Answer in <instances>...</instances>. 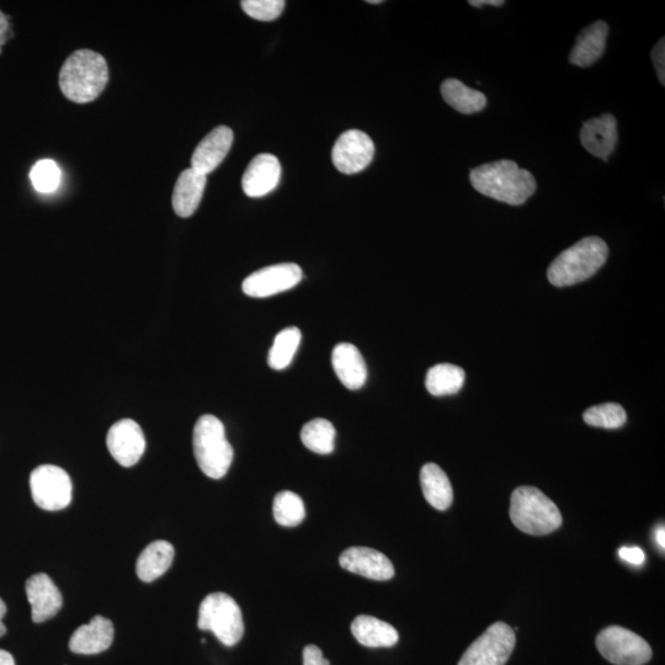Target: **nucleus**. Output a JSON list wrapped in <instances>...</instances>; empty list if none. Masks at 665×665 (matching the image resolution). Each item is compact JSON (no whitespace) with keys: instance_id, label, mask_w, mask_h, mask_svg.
<instances>
[{"instance_id":"obj_20","label":"nucleus","mask_w":665,"mask_h":665,"mask_svg":"<svg viewBox=\"0 0 665 665\" xmlns=\"http://www.w3.org/2000/svg\"><path fill=\"white\" fill-rule=\"evenodd\" d=\"M206 175L193 168L184 170L179 175L173 191V209L179 217L193 216L200 206L206 188Z\"/></svg>"},{"instance_id":"obj_15","label":"nucleus","mask_w":665,"mask_h":665,"mask_svg":"<svg viewBox=\"0 0 665 665\" xmlns=\"http://www.w3.org/2000/svg\"><path fill=\"white\" fill-rule=\"evenodd\" d=\"M25 590L35 624L50 620L61 610L62 594L47 574L39 573L30 577L25 584Z\"/></svg>"},{"instance_id":"obj_24","label":"nucleus","mask_w":665,"mask_h":665,"mask_svg":"<svg viewBox=\"0 0 665 665\" xmlns=\"http://www.w3.org/2000/svg\"><path fill=\"white\" fill-rule=\"evenodd\" d=\"M420 484H422L425 499L433 508L444 512L451 507L454 491H452L449 477L438 465L423 466L420 471Z\"/></svg>"},{"instance_id":"obj_8","label":"nucleus","mask_w":665,"mask_h":665,"mask_svg":"<svg viewBox=\"0 0 665 665\" xmlns=\"http://www.w3.org/2000/svg\"><path fill=\"white\" fill-rule=\"evenodd\" d=\"M515 642L512 627L497 622L467 648L457 665H505L513 654Z\"/></svg>"},{"instance_id":"obj_34","label":"nucleus","mask_w":665,"mask_h":665,"mask_svg":"<svg viewBox=\"0 0 665 665\" xmlns=\"http://www.w3.org/2000/svg\"><path fill=\"white\" fill-rule=\"evenodd\" d=\"M303 665H331L328 659L324 658L321 648L315 645H308L302 653Z\"/></svg>"},{"instance_id":"obj_21","label":"nucleus","mask_w":665,"mask_h":665,"mask_svg":"<svg viewBox=\"0 0 665 665\" xmlns=\"http://www.w3.org/2000/svg\"><path fill=\"white\" fill-rule=\"evenodd\" d=\"M608 34L609 26L604 21L589 25L578 35L569 62L578 67L594 65L603 56Z\"/></svg>"},{"instance_id":"obj_29","label":"nucleus","mask_w":665,"mask_h":665,"mask_svg":"<svg viewBox=\"0 0 665 665\" xmlns=\"http://www.w3.org/2000/svg\"><path fill=\"white\" fill-rule=\"evenodd\" d=\"M273 510L276 523L285 526V528H294L306 518V508L303 500L296 493L290 491L276 494Z\"/></svg>"},{"instance_id":"obj_7","label":"nucleus","mask_w":665,"mask_h":665,"mask_svg":"<svg viewBox=\"0 0 665 665\" xmlns=\"http://www.w3.org/2000/svg\"><path fill=\"white\" fill-rule=\"evenodd\" d=\"M598 651L615 665H645L652 658V648L641 636L624 627L611 626L597 637Z\"/></svg>"},{"instance_id":"obj_19","label":"nucleus","mask_w":665,"mask_h":665,"mask_svg":"<svg viewBox=\"0 0 665 665\" xmlns=\"http://www.w3.org/2000/svg\"><path fill=\"white\" fill-rule=\"evenodd\" d=\"M332 365L340 382L350 391L360 390L367 380L363 355L353 344L340 343L334 348Z\"/></svg>"},{"instance_id":"obj_31","label":"nucleus","mask_w":665,"mask_h":665,"mask_svg":"<svg viewBox=\"0 0 665 665\" xmlns=\"http://www.w3.org/2000/svg\"><path fill=\"white\" fill-rule=\"evenodd\" d=\"M31 183L41 194L53 193L61 182V170L51 159L37 162L30 173Z\"/></svg>"},{"instance_id":"obj_4","label":"nucleus","mask_w":665,"mask_h":665,"mask_svg":"<svg viewBox=\"0 0 665 665\" xmlns=\"http://www.w3.org/2000/svg\"><path fill=\"white\" fill-rule=\"evenodd\" d=\"M510 519L525 534L542 536L561 528L562 515L557 505L535 487H519L512 494Z\"/></svg>"},{"instance_id":"obj_1","label":"nucleus","mask_w":665,"mask_h":665,"mask_svg":"<svg viewBox=\"0 0 665 665\" xmlns=\"http://www.w3.org/2000/svg\"><path fill=\"white\" fill-rule=\"evenodd\" d=\"M470 180L478 193L504 204H525L536 191V180L513 161L483 164L471 170Z\"/></svg>"},{"instance_id":"obj_42","label":"nucleus","mask_w":665,"mask_h":665,"mask_svg":"<svg viewBox=\"0 0 665 665\" xmlns=\"http://www.w3.org/2000/svg\"><path fill=\"white\" fill-rule=\"evenodd\" d=\"M367 3H370V4H381L382 2H381V0H369V2H367Z\"/></svg>"},{"instance_id":"obj_12","label":"nucleus","mask_w":665,"mask_h":665,"mask_svg":"<svg viewBox=\"0 0 665 665\" xmlns=\"http://www.w3.org/2000/svg\"><path fill=\"white\" fill-rule=\"evenodd\" d=\"M106 444L114 460L124 467L135 466L146 450L145 434L132 419L115 423L109 430Z\"/></svg>"},{"instance_id":"obj_6","label":"nucleus","mask_w":665,"mask_h":665,"mask_svg":"<svg viewBox=\"0 0 665 665\" xmlns=\"http://www.w3.org/2000/svg\"><path fill=\"white\" fill-rule=\"evenodd\" d=\"M199 629L211 631L227 647L236 646L244 635L241 608L225 593H212L202 600L199 609Z\"/></svg>"},{"instance_id":"obj_10","label":"nucleus","mask_w":665,"mask_h":665,"mask_svg":"<svg viewBox=\"0 0 665 665\" xmlns=\"http://www.w3.org/2000/svg\"><path fill=\"white\" fill-rule=\"evenodd\" d=\"M302 269L294 263L276 264L255 271L243 281L244 294L254 299H265L281 294L300 284Z\"/></svg>"},{"instance_id":"obj_36","label":"nucleus","mask_w":665,"mask_h":665,"mask_svg":"<svg viewBox=\"0 0 665 665\" xmlns=\"http://www.w3.org/2000/svg\"><path fill=\"white\" fill-rule=\"evenodd\" d=\"M470 4L475 8H482L483 5H492V7H502L504 0H471Z\"/></svg>"},{"instance_id":"obj_22","label":"nucleus","mask_w":665,"mask_h":665,"mask_svg":"<svg viewBox=\"0 0 665 665\" xmlns=\"http://www.w3.org/2000/svg\"><path fill=\"white\" fill-rule=\"evenodd\" d=\"M351 633L360 645L369 648H390L396 646L399 640L395 627L367 615L356 617L351 624Z\"/></svg>"},{"instance_id":"obj_23","label":"nucleus","mask_w":665,"mask_h":665,"mask_svg":"<svg viewBox=\"0 0 665 665\" xmlns=\"http://www.w3.org/2000/svg\"><path fill=\"white\" fill-rule=\"evenodd\" d=\"M174 547L168 541H154L138 557L136 572L143 582L151 583L162 577L172 566Z\"/></svg>"},{"instance_id":"obj_13","label":"nucleus","mask_w":665,"mask_h":665,"mask_svg":"<svg viewBox=\"0 0 665 665\" xmlns=\"http://www.w3.org/2000/svg\"><path fill=\"white\" fill-rule=\"evenodd\" d=\"M339 563L345 571L359 574L372 581H390L395 577V567L388 557L380 551L367 547H350L340 555Z\"/></svg>"},{"instance_id":"obj_28","label":"nucleus","mask_w":665,"mask_h":665,"mask_svg":"<svg viewBox=\"0 0 665 665\" xmlns=\"http://www.w3.org/2000/svg\"><path fill=\"white\" fill-rule=\"evenodd\" d=\"M299 328H286L276 335L268 356V364L273 370H285L291 364L301 343Z\"/></svg>"},{"instance_id":"obj_18","label":"nucleus","mask_w":665,"mask_h":665,"mask_svg":"<svg viewBox=\"0 0 665 665\" xmlns=\"http://www.w3.org/2000/svg\"><path fill=\"white\" fill-rule=\"evenodd\" d=\"M114 625L109 619L103 616H95L88 625H83L74 631L69 649L73 653L99 654L106 651L114 641Z\"/></svg>"},{"instance_id":"obj_27","label":"nucleus","mask_w":665,"mask_h":665,"mask_svg":"<svg viewBox=\"0 0 665 665\" xmlns=\"http://www.w3.org/2000/svg\"><path fill=\"white\" fill-rule=\"evenodd\" d=\"M301 440L308 450L316 452V454H332L334 451L335 428L327 419H313L302 428Z\"/></svg>"},{"instance_id":"obj_41","label":"nucleus","mask_w":665,"mask_h":665,"mask_svg":"<svg viewBox=\"0 0 665 665\" xmlns=\"http://www.w3.org/2000/svg\"><path fill=\"white\" fill-rule=\"evenodd\" d=\"M5 42H7V34H0V53H2V47Z\"/></svg>"},{"instance_id":"obj_2","label":"nucleus","mask_w":665,"mask_h":665,"mask_svg":"<svg viewBox=\"0 0 665 665\" xmlns=\"http://www.w3.org/2000/svg\"><path fill=\"white\" fill-rule=\"evenodd\" d=\"M108 82V63L98 52H73L61 68V92L76 104L92 103L104 92Z\"/></svg>"},{"instance_id":"obj_39","label":"nucleus","mask_w":665,"mask_h":665,"mask_svg":"<svg viewBox=\"0 0 665 665\" xmlns=\"http://www.w3.org/2000/svg\"><path fill=\"white\" fill-rule=\"evenodd\" d=\"M9 30V23L7 15L0 12V34H7Z\"/></svg>"},{"instance_id":"obj_17","label":"nucleus","mask_w":665,"mask_h":665,"mask_svg":"<svg viewBox=\"0 0 665 665\" xmlns=\"http://www.w3.org/2000/svg\"><path fill=\"white\" fill-rule=\"evenodd\" d=\"M617 140V122L610 114L588 120L581 130V142L585 150L604 161H608L613 154Z\"/></svg>"},{"instance_id":"obj_14","label":"nucleus","mask_w":665,"mask_h":665,"mask_svg":"<svg viewBox=\"0 0 665 665\" xmlns=\"http://www.w3.org/2000/svg\"><path fill=\"white\" fill-rule=\"evenodd\" d=\"M281 164L273 154L262 153L249 163L242 178V188L249 198H263L278 188Z\"/></svg>"},{"instance_id":"obj_3","label":"nucleus","mask_w":665,"mask_h":665,"mask_svg":"<svg viewBox=\"0 0 665 665\" xmlns=\"http://www.w3.org/2000/svg\"><path fill=\"white\" fill-rule=\"evenodd\" d=\"M609 248L599 237H587L553 260L547 278L556 287L583 283L597 274L608 259Z\"/></svg>"},{"instance_id":"obj_30","label":"nucleus","mask_w":665,"mask_h":665,"mask_svg":"<svg viewBox=\"0 0 665 665\" xmlns=\"http://www.w3.org/2000/svg\"><path fill=\"white\" fill-rule=\"evenodd\" d=\"M583 418L590 427L603 429H619L624 427L627 420L625 409L617 403H604L589 408Z\"/></svg>"},{"instance_id":"obj_40","label":"nucleus","mask_w":665,"mask_h":665,"mask_svg":"<svg viewBox=\"0 0 665 665\" xmlns=\"http://www.w3.org/2000/svg\"><path fill=\"white\" fill-rule=\"evenodd\" d=\"M664 536H665V532H664V528L662 526V528L659 529L658 532H657V541H658L659 546H662V549H664V547H665Z\"/></svg>"},{"instance_id":"obj_9","label":"nucleus","mask_w":665,"mask_h":665,"mask_svg":"<svg viewBox=\"0 0 665 665\" xmlns=\"http://www.w3.org/2000/svg\"><path fill=\"white\" fill-rule=\"evenodd\" d=\"M31 494L41 509L56 512L72 502V481L61 467L44 465L35 468L30 477Z\"/></svg>"},{"instance_id":"obj_16","label":"nucleus","mask_w":665,"mask_h":665,"mask_svg":"<svg viewBox=\"0 0 665 665\" xmlns=\"http://www.w3.org/2000/svg\"><path fill=\"white\" fill-rule=\"evenodd\" d=\"M233 143V131L227 126H218L199 143L191 157V168L207 175L220 166L227 157Z\"/></svg>"},{"instance_id":"obj_11","label":"nucleus","mask_w":665,"mask_h":665,"mask_svg":"<svg viewBox=\"0 0 665 665\" xmlns=\"http://www.w3.org/2000/svg\"><path fill=\"white\" fill-rule=\"evenodd\" d=\"M375 156V145L365 132L350 130L342 133L332 150L334 167L343 174L363 172Z\"/></svg>"},{"instance_id":"obj_5","label":"nucleus","mask_w":665,"mask_h":665,"mask_svg":"<svg viewBox=\"0 0 665 665\" xmlns=\"http://www.w3.org/2000/svg\"><path fill=\"white\" fill-rule=\"evenodd\" d=\"M193 445L195 459L207 477L220 480L227 475L234 451L220 419L211 414L202 416L195 424Z\"/></svg>"},{"instance_id":"obj_32","label":"nucleus","mask_w":665,"mask_h":665,"mask_svg":"<svg viewBox=\"0 0 665 665\" xmlns=\"http://www.w3.org/2000/svg\"><path fill=\"white\" fill-rule=\"evenodd\" d=\"M284 0H243L241 3L248 17L259 21H273L280 17L285 9Z\"/></svg>"},{"instance_id":"obj_38","label":"nucleus","mask_w":665,"mask_h":665,"mask_svg":"<svg viewBox=\"0 0 665 665\" xmlns=\"http://www.w3.org/2000/svg\"><path fill=\"white\" fill-rule=\"evenodd\" d=\"M0 665H15L12 654L7 651H3V649H0Z\"/></svg>"},{"instance_id":"obj_37","label":"nucleus","mask_w":665,"mask_h":665,"mask_svg":"<svg viewBox=\"0 0 665 665\" xmlns=\"http://www.w3.org/2000/svg\"><path fill=\"white\" fill-rule=\"evenodd\" d=\"M7 614V606H5L4 601L0 599V637H3L7 633V627L3 624V617Z\"/></svg>"},{"instance_id":"obj_33","label":"nucleus","mask_w":665,"mask_h":665,"mask_svg":"<svg viewBox=\"0 0 665 665\" xmlns=\"http://www.w3.org/2000/svg\"><path fill=\"white\" fill-rule=\"evenodd\" d=\"M652 61L654 63V68H656L659 82L664 85L665 83V45L664 37L658 41V44L654 46L652 51Z\"/></svg>"},{"instance_id":"obj_25","label":"nucleus","mask_w":665,"mask_h":665,"mask_svg":"<svg viewBox=\"0 0 665 665\" xmlns=\"http://www.w3.org/2000/svg\"><path fill=\"white\" fill-rule=\"evenodd\" d=\"M441 95L451 108L461 114L480 113L487 105L486 95L468 88L466 84L450 78L441 84Z\"/></svg>"},{"instance_id":"obj_26","label":"nucleus","mask_w":665,"mask_h":665,"mask_svg":"<svg viewBox=\"0 0 665 665\" xmlns=\"http://www.w3.org/2000/svg\"><path fill=\"white\" fill-rule=\"evenodd\" d=\"M466 375L461 367L451 364L435 365L428 371L425 386L435 397L455 395L464 387Z\"/></svg>"},{"instance_id":"obj_35","label":"nucleus","mask_w":665,"mask_h":665,"mask_svg":"<svg viewBox=\"0 0 665 665\" xmlns=\"http://www.w3.org/2000/svg\"><path fill=\"white\" fill-rule=\"evenodd\" d=\"M622 560L632 563V565L640 566L645 562V553L638 547H622L619 552Z\"/></svg>"}]
</instances>
